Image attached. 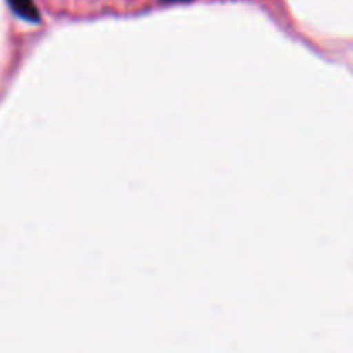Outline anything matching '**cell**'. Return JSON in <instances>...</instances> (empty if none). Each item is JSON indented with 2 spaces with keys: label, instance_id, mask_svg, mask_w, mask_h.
Returning <instances> with one entry per match:
<instances>
[{
  "label": "cell",
  "instance_id": "cell-1",
  "mask_svg": "<svg viewBox=\"0 0 353 353\" xmlns=\"http://www.w3.org/2000/svg\"><path fill=\"white\" fill-rule=\"evenodd\" d=\"M9 6L12 7L14 12L23 19L30 21V23H38L40 21V10L34 6L33 0H7Z\"/></svg>",
  "mask_w": 353,
  "mask_h": 353
},
{
  "label": "cell",
  "instance_id": "cell-2",
  "mask_svg": "<svg viewBox=\"0 0 353 353\" xmlns=\"http://www.w3.org/2000/svg\"><path fill=\"white\" fill-rule=\"evenodd\" d=\"M165 2H190V0H165Z\"/></svg>",
  "mask_w": 353,
  "mask_h": 353
}]
</instances>
